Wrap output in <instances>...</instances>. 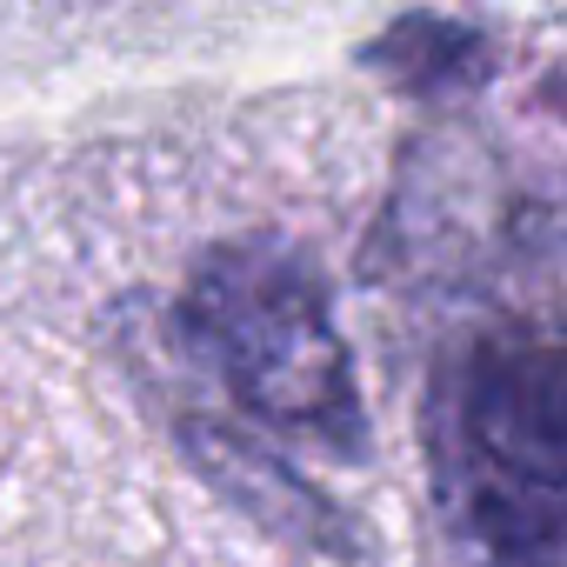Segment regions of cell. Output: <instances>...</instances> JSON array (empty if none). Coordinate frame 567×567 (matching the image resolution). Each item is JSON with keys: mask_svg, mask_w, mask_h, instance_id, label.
<instances>
[{"mask_svg": "<svg viewBox=\"0 0 567 567\" xmlns=\"http://www.w3.org/2000/svg\"><path fill=\"white\" fill-rule=\"evenodd\" d=\"M421 447L461 567H567V321L454 328L427 361Z\"/></svg>", "mask_w": 567, "mask_h": 567, "instance_id": "1", "label": "cell"}, {"mask_svg": "<svg viewBox=\"0 0 567 567\" xmlns=\"http://www.w3.org/2000/svg\"><path fill=\"white\" fill-rule=\"evenodd\" d=\"M167 341L254 427L328 461H368L361 381L308 247L280 234L214 240L167 315Z\"/></svg>", "mask_w": 567, "mask_h": 567, "instance_id": "2", "label": "cell"}, {"mask_svg": "<svg viewBox=\"0 0 567 567\" xmlns=\"http://www.w3.org/2000/svg\"><path fill=\"white\" fill-rule=\"evenodd\" d=\"M547 200L520 187L514 161L494 154L474 127H434L401 154L388 214L368 247L381 280H494L547 247Z\"/></svg>", "mask_w": 567, "mask_h": 567, "instance_id": "3", "label": "cell"}, {"mask_svg": "<svg viewBox=\"0 0 567 567\" xmlns=\"http://www.w3.org/2000/svg\"><path fill=\"white\" fill-rule=\"evenodd\" d=\"M127 354H134V341H127ZM134 374H141V388L161 401L181 461H187L234 514H247L267 540L295 547V554H321V560H361V554H368V534H361L301 467L280 461L267 434H254L247 421L214 414L200 394H181L147 354H134Z\"/></svg>", "mask_w": 567, "mask_h": 567, "instance_id": "4", "label": "cell"}, {"mask_svg": "<svg viewBox=\"0 0 567 567\" xmlns=\"http://www.w3.org/2000/svg\"><path fill=\"white\" fill-rule=\"evenodd\" d=\"M361 68L388 74L401 94L414 101H461L481 94L494 74V41L474 21H447V14H401L388 21L368 48Z\"/></svg>", "mask_w": 567, "mask_h": 567, "instance_id": "5", "label": "cell"}, {"mask_svg": "<svg viewBox=\"0 0 567 567\" xmlns=\"http://www.w3.org/2000/svg\"><path fill=\"white\" fill-rule=\"evenodd\" d=\"M547 101H554V114L567 121V74H554V81H547Z\"/></svg>", "mask_w": 567, "mask_h": 567, "instance_id": "6", "label": "cell"}]
</instances>
